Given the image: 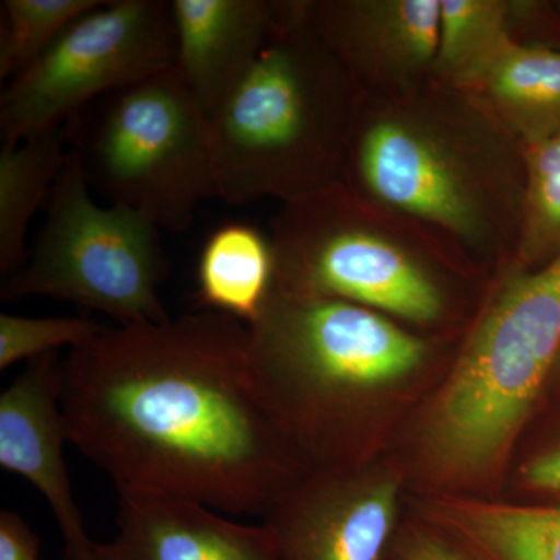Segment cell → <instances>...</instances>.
I'll use <instances>...</instances> for the list:
<instances>
[{"label": "cell", "mask_w": 560, "mask_h": 560, "mask_svg": "<svg viewBox=\"0 0 560 560\" xmlns=\"http://www.w3.org/2000/svg\"><path fill=\"white\" fill-rule=\"evenodd\" d=\"M176 65L172 3L105 0L9 81L0 95L3 142L43 135L109 97Z\"/></svg>", "instance_id": "9c48e42d"}, {"label": "cell", "mask_w": 560, "mask_h": 560, "mask_svg": "<svg viewBox=\"0 0 560 560\" xmlns=\"http://www.w3.org/2000/svg\"><path fill=\"white\" fill-rule=\"evenodd\" d=\"M305 13L360 95L393 97L433 80L441 0H305Z\"/></svg>", "instance_id": "8fae6325"}, {"label": "cell", "mask_w": 560, "mask_h": 560, "mask_svg": "<svg viewBox=\"0 0 560 560\" xmlns=\"http://www.w3.org/2000/svg\"><path fill=\"white\" fill-rule=\"evenodd\" d=\"M40 539L16 511H0V560H39Z\"/></svg>", "instance_id": "d4e9b609"}, {"label": "cell", "mask_w": 560, "mask_h": 560, "mask_svg": "<svg viewBox=\"0 0 560 560\" xmlns=\"http://www.w3.org/2000/svg\"><path fill=\"white\" fill-rule=\"evenodd\" d=\"M105 326L90 315L35 316L0 315V371L20 361H33L57 353L58 349L79 348L94 340Z\"/></svg>", "instance_id": "603a6c76"}, {"label": "cell", "mask_w": 560, "mask_h": 560, "mask_svg": "<svg viewBox=\"0 0 560 560\" xmlns=\"http://www.w3.org/2000/svg\"><path fill=\"white\" fill-rule=\"evenodd\" d=\"M470 92L523 145L544 142L560 132V47L512 44Z\"/></svg>", "instance_id": "ac0fdd59"}, {"label": "cell", "mask_w": 560, "mask_h": 560, "mask_svg": "<svg viewBox=\"0 0 560 560\" xmlns=\"http://www.w3.org/2000/svg\"><path fill=\"white\" fill-rule=\"evenodd\" d=\"M69 124L43 135L3 142L0 150V275L10 278L27 261L33 217L50 198L68 162Z\"/></svg>", "instance_id": "d6986e66"}, {"label": "cell", "mask_w": 560, "mask_h": 560, "mask_svg": "<svg viewBox=\"0 0 560 560\" xmlns=\"http://www.w3.org/2000/svg\"><path fill=\"white\" fill-rule=\"evenodd\" d=\"M342 183L441 232L490 271L517 253L525 145L475 92L431 80L408 94L360 95Z\"/></svg>", "instance_id": "277c9868"}, {"label": "cell", "mask_w": 560, "mask_h": 560, "mask_svg": "<svg viewBox=\"0 0 560 560\" xmlns=\"http://www.w3.org/2000/svg\"><path fill=\"white\" fill-rule=\"evenodd\" d=\"M560 389V349L558 357H556L555 366H552L550 382H548L547 393L550 390Z\"/></svg>", "instance_id": "484cf974"}, {"label": "cell", "mask_w": 560, "mask_h": 560, "mask_svg": "<svg viewBox=\"0 0 560 560\" xmlns=\"http://www.w3.org/2000/svg\"><path fill=\"white\" fill-rule=\"evenodd\" d=\"M105 0H3L0 77L31 68L73 22Z\"/></svg>", "instance_id": "44dd1931"}, {"label": "cell", "mask_w": 560, "mask_h": 560, "mask_svg": "<svg viewBox=\"0 0 560 560\" xmlns=\"http://www.w3.org/2000/svg\"><path fill=\"white\" fill-rule=\"evenodd\" d=\"M69 442L116 489L264 517L304 474L253 383L248 327L198 311L105 327L58 370Z\"/></svg>", "instance_id": "6da1fadb"}, {"label": "cell", "mask_w": 560, "mask_h": 560, "mask_svg": "<svg viewBox=\"0 0 560 560\" xmlns=\"http://www.w3.org/2000/svg\"><path fill=\"white\" fill-rule=\"evenodd\" d=\"M407 508L477 560H560V503L436 497L407 499Z\"/></svg>", "instance_id": "2e32d148"}, {"label": "cell", "mask_w": 560, "mask_h": 560, "mask_svg": "<svg viewBox=\"0 0 560 560\" xmlns=\"http://www.w3.org/2000/svg\"><path fill=\"white\" fill-rule=\"evenodd\" d=\"M167 278L161 230L125 208L95 205L75 153L55 183L28 261L3 280V301L43 296L103 313L117 326L171 319L160 298Z\"/></svg>", "instance_id": "52a82bcc"}, {"label": "cell", "mask_w": 560, "mask_h": 560, "mask_svg": "<svg viewBox=\"0 0 560 560\" xmlns=\"http://www.w3.org/2000/svg\"><path fill=\"white\" fill-rule=\"evenodd\" d=\"M556 5H558V9L560 11V0H558V2H556Z\"/></svg>", "instance_id": "4316f807"}, {"label": "cell", "mask_w": 560, "mask_h": 560, "mask_svg": "<svg viewBox=\"0 0 560 560\" xmlns=\"http://www.w3.org/2000/svg\"><path fill=\"white\" fill-rule=\"evenodd\" d=\"M390 560H477L451 536L422 521L412 512H405L404 521L394 539Z\"/></svg>", "instance_id": "cb8c5ba5"}, {"label": "cell", "mask_w": 560, "mask_h": 560, "mask_svg": "<svg viewBox=\"0 0 560 560\" xmlns=\"http://www.w3.org/2000/svg\"><path fill=\"white\" fill-rule=\"evenodd\" d=\"M517 504L560 503V415L537 408L515 444L500 499Z\"/></svg>", "instance_id": "7402d4cb"}, {"label": "cell", "mask_w": 560, "mask_h": 560, "mask_svg": "<svg viewBox=\"0 0 560 560\" xmlns=\"http://www.w3.org/2000/svg\"><path fill=\"white\" fill-rule=\"evenodd\" d=\"M526 195L512 265L536 270L560 257V132L525 147Z\"/></svg>", "instance_id": "ffe728a7"}, {"label": "cell", "mask_w": 560, "mask_h": 560, "mask_svg": "<svg viewBox=\"0 0 560 560\" xmlns=\"http://www.w3.org/2000/svg\"><path fill=\"white\" fill-rule=\"evenodd\" d=\"M57 353L28 361L0 394V466L25 478L49 504L65 560H94L95 545L73 495L65 444L68 425L60 400Z\"/></svg>", "instance_id": "7c38bea8"}, {"label": "cell", "mask_w": 560, "mask_h": 560, "mask_svg": "<svg viewBox=\"0 0 560 560\" xmlns=\"http://www.w3.org/2000/svg\"><path fill=\"white\" fill-rule=\"evenodd\" d=\"M559 349L560 257L536 270L500 268L451 368L388 453L408 499H500Z\"/></svg>", "instance_id": "3957f363"}, {"label": "cell", "mask_w": 560, "mask_h": 560, "mask_svg": "<svg viewBox=\"0 0 560 560\" xmlns=\"http://www.w3.org/2000/svg\"><path fill=\"white\" fill-rule=\"evenodd\" d=\"M117 533L94 560H278L270 529L223 517L198 501L119 489Z\"/></svg>", "instance_id": "4fadbf2b"}, {"label": "cell", "mask_w": 560, "mask_h": 560, "mask_svg": "<svg viewBox=\"0 0 560 560\" xmlns=\"http://www.w3.org/2000/svg\"><path fill=\"white\" fill-rule=\"evenodd\" d=\"M359 98L305 0H278L270 38L210 119L217 198L285 205L342 183Z\"/></svg>", "instance_id": "8992f818"}, {"label": "cell", "mask_w": 560, "mask_h": 560, "mask_svg": "<svg viewBox=\"0 0 560 560\" xmlns=\"http://www.w3.org/2000/svg\"><path fill=\"white\" fill-rule=\"evenodd\" d=\"M276 282L270 234L246 223H226L210 232L198 257L200 311L220 313L246 327L259 319Z\"/></svg>", "instance_id": "e0dca14e"}, {"label": "cell", "mask_w": 560, "mask_h": 560, "mask_svg": "<svg viewBox=\"0 0 560 560\" xmlns=\"http://www.w3.org/2000/svg\"><path fill=\"white\" fill-rule=\"evenodd\" d=\"M459 341L352 302L278 287L248 326L254 386L305 471L388 456Z\"/></svg>", "instance_id": "7a4b0ae2"}, {"label": "cell", "mask_w": 560, "mask_h": 560, "mask_svg": "<svg viewBox=\"0 0 560 560\" xmlns=\"http://www.w3.org/2000/svg\"><path fill=\"white\" fill-rule=\"evenodd\" d=\"M512 44L560 47V11L541 0H441L433 80L470 91Z\"/></svg>", "instance_id": "9a60e30c"}, {"label": "cell", "mask_w": 560, "mask_h": 560, "mask_svg": "<svg viewBox=\"0 0 560 560\" xmlns=\"http://www.w3.org/2000/svg\"><path fill=\"white\" fill-rule=\"evenodd\" d=\"M268 234L278 289L352 302L430 337L460 340L495 275L441 232L345 183L282 205Z\"/></svg>", "instance_id": "5b68a950"}, {"label": "cell", "mask_w": 560, "mask_h": 560, "mask_svg": "<svg viewBox=\"0 0 560 560\" xmlns=\"http://www.w3.org/2000/svg\"><path fill=\"white\" fill-rule=\"evenodd\" d=\"M176 72L209 120L243 79L278 18V0H173Z\"/></svg>", "instance_id": "5bb4252c"}, {"label": "cell", "mask_w": 560, "mask_h": 560, "mask_svg": "<svg viewBox=\"0 0 560 560\" xmlns=\"http://www.w3.org/2000/svg\"><path fill=\"white\" fill-rule=\"evenodd\" d=\"M73 153L92 189L161 231L217 198L210 120L175 68L109 95Z\"/></svg>", "instance_id": "ba28073f"}, {"label": "cell", "mask_w": 560, "mask_h": 560, "mask_svg": "<svg viewBox=\"0 0 560 560\" xmlns=\"http://www.w3.org/2000/svg\"><path fill=\"white\" fill-rule=\"evenodd\" d=\"M407 495L385 456L353 469L304 471L261 523L278 560H390Z\"/></svg>", "instance_id": "30bf717a"}]
</instances>
